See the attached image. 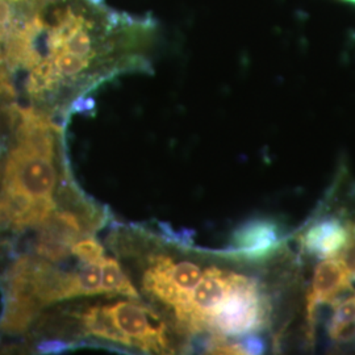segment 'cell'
I'll use <instances>...</instances> for the list:
<instances>
[{
  "label": "cell",
  "instance_id": "cell-1",
  "mask_svg": "<svg viewBox=\"0 0 355 355\" xmlns=\"http://www.w3.org/2000/svg\"><path fill=\"white\" fill-rule=\"evenodd\" d=\"M155 35L152 17L112 10L104 0H38L4 41L12 73H24L32 105L71 112L91 89L141 70Z\"/></svg>",
  "mask_w": 355,
  "mask_h": 355
},
{
  "label": "cell",
  "instance_id": "cell-3",
  "mask_svg": "<svg viewBox=\"0 0 355 355\" xmlns=\"http://www.w3.org/2000/svg\"><path fill=\"white\" fill-rule=\"evenodd\" d=\"M78 318L85 334L98 340L146 353H167L173 349L165 321L139 299L89 305Z\"/></svg>",
  "mask_w": 355,
  "mask_h": 355
},
{
  "label": "cell",
  "instance_id": "cell-4",
  "mask_svg": "<svg viewBox=\"0 0 355 355\" xmlns=\"http://www.w3.org/2000/svg\"><path fill=\"white\" fill-rule=\"evenodd\" d=\"M268 308L259 287L240 275L224 300L208 318L207 330L217 336H245L266 325Z\"/></svg>",
  "mask_w": 355,
  "mask_h": 355
},
{
  "label": "cell",
  "instance_id": "cell-11",
  "mask_svg": "<svg viewBox=\"0 0 355 355\" xmlns=\"http://www.w3.org/2000/svg\"><path fill=\"white\" fill-rule=\"evenodd\" d=\"M71 254L79 259L82 263H96L99 265L105 257L104 249L101 242L94 237L85 236L71 248Z\"/></svg>",
  "mask_w": 355,
  "mask_h": 355
},
{
  "label": "cell",
  "instance_id": "cell-14",
  "mask_svg": "<svg viewBox=\"0 0 355 355\" xmlns=\"http://www.w3.org/2000/svg\"><path fill=\"white\" fill-rule=\"evenodd\" d=\"M15 87H13L11 71L8 69V64L4 57V51L0 49V98H15Z\"/></svg>",
  "mask_w": 355,
  "mask_h": 355
},
{
  "label": "cell",
  "instance_id": "cell-16",
  "mask_svg": "<svg viewBox=\"0 0 355 355\" xmlns=\"http://www.w3.org/2000/svg\"><path fill=\"white\" fill-rule=\"evenodd\" d=\"M71 346L70 343L64 340H48V341H42L38 343V353L42 354H57V353H62L64 350H69Z\"/></svg>",
  "mask_w": 355,
  "mask_h": 355
},
{
  "label": "cell",
  "instance_id": "cell-7",
  "mask_svg": "<svg viewBox=\"0 0 355 355\" xmlns=\"http://www.w3.org/2000/svg\"><path fill=\"white\" fill-rule=\"evenodd\" d=\"M282 243L279 225L271 220L257 218L234 232L232 246L225 253L232 258L258 261L274 253Z\"/></svg>",
  "mask_w": 355,
  "mask_h": 355
},
{
  "label": "cell",
  "instance_id": "cell-5",
  "mask_svg": "<svg viewBox=\"0 0 355 355\" xmlns=\"http://www.w3.org/2000/svg\"><path fill=\"white\" fill-rule=\"evenodd\" d=\"M204 270L195 262L157 255L144 271L142 288L153 300L175 315L186 304L192 290L200 282Z\"/></svg>",
  "mask_w": 355,
  "mask_h": 355
},
{
  "label": "cell",
  "instance_id": "cell-15",
  "mask_svg": "<svg viewBox=\"0 0 355 355\" xmlns=\"http://www.w3.org/2000/svg\"><path fill=\"white\" fill-rule=\"evenodd\" d=\"M330 337L336 343H349L355 340V321L353 322H341L330 324Z\"/></svg>",
  "mask_w": 355,
  "mask_h": 355
},
{
  "label": "cell",
  "instance_id": "cell-2",
  "mask_svg": "<svg viewBox=\"0 0 355 355\" xmlns=\"http://www.w3.org/2000/svg\"><path fill=\"white\" fill-rule=\"evenodd\" d=\"M10 111L15 141L0 165V228L41 227L58 205L60 128L33 105Z\"/></svg>",
  "mask_w": 355,
  "mask_h": 355
},
{
  "label": "cell",
  "instance_id": "cell-19",
  "mask_svg": "<svg viewBox=\"0 0 355 355\" xmlns=\"http://www.w3.org/2000/svg\"><path fill=\"white\" fill-rule=\"evenodd\" d=\"M340 1L346 3V4H350V6H354L355 7V0H340Z\"/></svg>",
  "mask_w": 355,
  "mask_h": 355
},
{
  "label": "cell",
  "instance_id": "cell-10",
  "mask_svg": "<svg viewBox=\"0 0 355 355\" xmlns=\"http://www.w3.org/2000/svg\"><path fill=\"white\" fill-rule=\"evenodd\" d=\"M101 267H102V287L104 293L121 295V296L133 297V299L140 297V293L135 288V286L132 284L127 274L123 271V268L116 259L104 257L101 262Z\"/></svg>",
  "mask_w": 355,
  "mask_h": 355
},
{
  "label": "cell",
  "instance_id": "cell-8",
  "mask_svg": "<svg viewBox=\"0 0 355 355\" xmlns=\"http://www.w3.org/2000/svg\"><path fill=\"white\" fill-rule=\"evenodd\" d=\"M350 275L340 259H325L315 271L312 288L306 299L308 320L312 322L318 305L333 303L345 291L350 290Z\"/></svg>",
  "mask_w": 355,
  "mask_h": 355
},
{
  "label": "cell",
  "instance_id": "cell-12",
  "mask_svg": "<svg viewBox=\"0 0 355 355\" xmlns=\"http://www.w3.org/2000/svg\"><path fill=\"white\" fill-rule=\"evenodd\" d=\"M331 304H334V315L330 324L355 321V291L350 292L345 297H337Z\"/></svg>",
  "mask_w": 355,
  "mask_h": 355
},
{
  "label": "cell",
  "instance_id": "cell-9",
  "mask_svg": "<svg viewBox=\"0 0 355 355\" xmlns=\"http://www.w3.org/2000/svg\"><path fill=\"white\" fill-rule=\"evenodd\" d=\"M349 234V225H345L337 218H325L305 232L302 243L309 253L320 258H329L343 250Z\"/></svg>",
  "mask_w": 355,
  "mask_h": 355
},
{
  "label": "cell",
  "instance_id": "cell-13",
  "mask_svg": "<svg viewBox=\"0 0 355 355\" xmlns=\"http://www.w3.org/2000/svg\"><path fill=\"white\" fill-rule=\"evenodd\" d=\"M350 234H349V240L346 242V245L343 246V250L338 255L340 262L343 263V267L346 268V271L349 272L350 278H355V225L350 224Z\"/></svg>",
  "mask_w": 355,
  "mask_h": 355
},
{
  "label": "cell",
  "instance_id": "cell-17",
  "mask_svg": "<svg viewBox=\"0 0 355 355\" xmlns=\"http://www.w3.org/2000/svg\"><path fill=\"white\" fill-rule=\"evenodd\" d=\"M239 345L242 354H262L265 352V343L257 336H248Z\"/></svg>",
  "mask_w": 355,
  "mask_h": 355
},
{
  "label": "cell",
  "instance_id": "cell-6",
  "mask_svg": "<svg viewBox=\"0 0 355 355\" xmlns=\"http://www.w3.org/2000/svg\"><path fill=\"white\" fill-rule=\"evenodd\" d=\"M239 278L240 274L232 271L217 267L205 268L202 279L191 292L186 304L174 315L178 324L191 333L205 331L208 318Z\"/></svg>",
  "mask_w": 355,
  "mask_h": 355
},
{
  "label": "cell",
  "instance_id": "cell-18",
  "mask_svg": "<svg viewBox=\"0 0 355 355\" xmlns=\"http://www.w3.org/2000/svg\"><path fill=\"white\" fill-rule=\"evenodd\" d=\"M6 305H7V295H6V292L0 286V321H1V318L4 316Z\"/></svg>",
  "mask_w": 355,
  "mask_h": 355
}]
</instances>
